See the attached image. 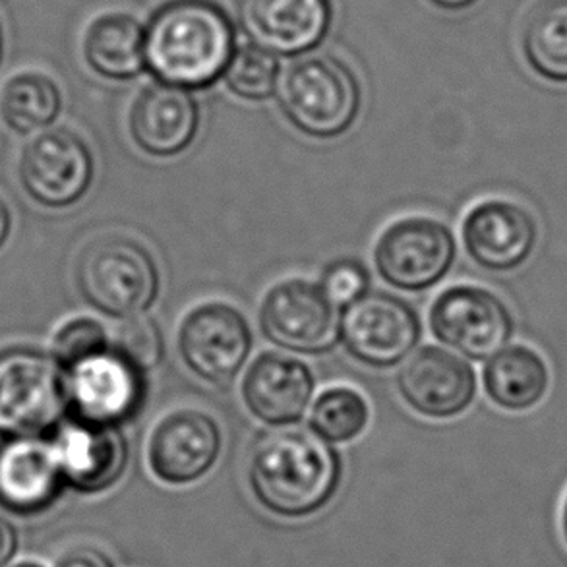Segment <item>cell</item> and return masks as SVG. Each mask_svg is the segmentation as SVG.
<instances>
[{
  "mask_svg": "<svg viewBox=\"0 0 567 567\" xmlns=\"http://www.w3.org/2000/svg\"><path fill=\"white\" fill-rule=\"evenodd\" d=\"M341 478V455L312 430L264 434L248 461V486L258 506L291 522L330 506Z\"/></svg>",
  "mask_w": 567,
  "mask_h": 567,
  "instance_id": "cell-1",
  "label": "cell"
},
{
  "mask_svg": "<svg viewBox=\"0 0 567 567\" xmlns=\"http://www.w3.org/2000/svg\"><path fill=\"white\" fill-rule=\"evenodd\" d=\"M146 66L163 84L206 87L235 53L229 16L209 0H173L144 30Z\"/></svg>",
  "mask_w": 567,
  "mask_h": 567,
  "instance_id": "cell-2",
  "label": "cell"
},
{
  "mask_svg": "<svg viewBox=\"0 0 567 567\" xmlns=\"http://www.w3.org/2000/svg\"><path fill=\"white\" fill-rule=\"evenodd\" d=\"M76 284L90 307L124 320L152 308L162 289V276L146 246L132 238L107 237L82 250Z\"/></svg>",
  "mask_w": 567,
  "mask_h": 567,
  "instance_id": "cell-3",
  "label": "cell"
},
{
  "mask_svg": "<svg viewBox=\"0 0 567 567\" xmlns=\"http://www.w3.org/2000/svg\"><path fill=\"white\" fill-rule=\"evenodd\" d=\"M361 100L353 72L326 54L295 62L279 87V105L287 121L310 138L343 136L359 116Z\"/></svg>",
  "mask_w": 567,
  "mask_h": 567,
  "instance_id": "cell-4",
  "label": "cell"
},
{
  "mask_svg": "<svg viewBox=\"0 0 567 567\" xmlns=\"http://www.w3.org/2000/svg\"><path fill=\"white\" fill-rule=\"evenodd\" d=\"M64 416V370L53 354L35 347L0 351V436H45Z\"/></svg>",
  "mask_w": 567,
  "mask_h": 567,
  "instance_id": "cell-5",
  "label": "cell"
},
{
  "mask_svg": "<svg viewBox=\"0 0 567 567\" xmlns=\"http://www.w3.org/2000/svg\"><path fill=\"white\" fill-rule=\"evenodd\" d=\"M64 398L69 416L121 429L146 403V372L109 346L64 370Z\"/></svg>",
  "mask_w": 567,
  "mask_h": 567,
  "instance_id": "cell-6",
  "label": "cell"
},
{
  "mask_svg": "<svg viewBox=\"0 0 567 567\" xmlns=\"http://www.w3.org/2000/svg\"><path fill=\"white\" fill-rule=\"evenodd\" d=\"M429 326L440 343L471 361H488L515 333L506 302L476 285H455L440 292L430 307Z\"/></svg>",
  "mask_w": 567,
  "mask_h": 567,
  "instance_id": "cell-7",
  "label": "cell"
},
{
  "mask_svg": "<svg viewBox=\"0 0 567 567\" xmlns=\"http://www.w3.org/2000/svg\"><path fill=\"white\" fill-rule=\"evenodd\" d=\"M419 315L390 292H367L339 316V341L354 361L370 369H393L421 341Z\"/></svg>",
  "mask_w": 567,
  "mask_h": 567,
  "instance_id": "cell-8",
  "label": "cell"
},
{
  "mask_svg": "<svg viewBox=\"0 0 567 567\" xmlns=\"http://www.w3.org/2000/svg\"><path fill=\"white\" fill-rule=\"evenodd\" d=\"M457 258L450 227L430 217L391 223L374 246L378 276L401 291L421 292L440 284Z\"/></svg>",
  "mask_w": 567,
  "mask_h": 567,
  "instance_id": "cell-9",
  "label": "cell"
},
{
  "mask_svg": "<svg viewBox=\"0 0 567 567\" xmlns=\"http://www.w3.org/2000/svg\"><path fill=\"white\" fill-rule=\"evenodd\" d=\"M339 316L318 285L287 279L266 292L258 323L264 338L285 351L326 354L338 347Z\"/></svg>",
  "mask_w": 567,
  "mask_h": 567,
  "instance_id": "cell-10",
  "label": "cell"
},
{
  "mask_svg": "<svg viewBox=\"0 0 567 567\" xmlns=\"http://www.w3.org/2000/svg\"><path fill=\"white\" fill-rule=\"evenodd\" d=\"M252 330L243 312L225 302L192 308L178 326L181 359L192 374L212 385L237 378L252 351Z\"/></svg>",
  "mask_w": 567,
  "mask_h": 567,
  "instance_id": "cell-11",
  "label": "cell"
},
{
  "mask_svg": "<svg viewBox=\"0 0 567 567\" xmlns=\"http://www.w3.org/2000/svg\"><path fill=\"white\" fill-rule=\"evenodd\" d=\"M18 173L23 190L39 206L64 209L90 190L95 163L84 140L66 128H54L23 150Z\"/></svg>",
  "mask_w": 567,
  "mask_h": 567,
  "instance_id": "cell-12",
  "label": "cell"
},
{
  "mask_svg": "<svg viewBox=\"0 0 567 567\" xmlns=\"http://www.w3.org/2000/svg\"><path fill=\"white\" fill-rule=\"evenodd\" d=\"M51 445L66 486L87 496L111 491L131 463V445L123 430L69 414L53 430Z\"/></svg>",
  "mask_w": 567,
  "mask_h": 567,
  "instance_id": "cell-13",
  "label": "cell"
},
{
  "mask_svg": "<svg viewBox=\"0 0 567 567\" xmlns=\"http://www.w3.org/2000/svg\"><path fill=\"white\" fill-rule=\"evenodd\" d=\"M221 450V429L214 416L181 409L155 424L147 444V465L163 484L188 486L215 467Z\"/></svg>",
  "mask_w": 567,
  "mask_h": 567,
  "instance_id": "cell-14",
  "label": "cell"
},
{
  "mask_svg": "<svg viewBox=\"0 0 567 567\" xmlns=\"http://www.w3.org/2000/svg\"><path fill=\"white\" fill-rule=\"evenodd\" d=\"M461 238L476 266L507 274L529 261L538 245V223L527 207L509 199H486L463 219Z\"/></svg>",
  "mask_w": 567,
  "mask_h": 567,
  "instance_id": "cell-15",
  "label": "cell"
},
{
  "mask_svg": "<svg viewBox=\"0 0 567 567\" xmlns=\"http://www.w3.org/2000/svg\"><path fill=\"white\" fill-rule=\"evenodd\" d=\"M398 390L414 413L426 419H453L475 401V369L442 347H422L399 370Z\"/></svg>",
  "mask_w": 567,
  "mask_h": 567,
  "instance_id": "cell-16",
  "label": "cell"
},
{
  "mask_svg": "<svg viewBox=\"0 0 567 567\" xmlns=\"http://www.w3.org/2000/svg\"><path fill=\"white\" fill-rule=\"evenodd\" d=\"M315 390L316 378L307 362L277 351L258 354L240 383L246 409L274 429L302 421Z\"/></svg>",
  "mask_w": 567,
  "mask_h": 567,
  "instance_id": "cell-17",
  "label": "cell"
},
{
  "mask_svg": "<svg viewBox=\"0 0 567 567\" xmlns=\"http://www.w3.org/2000/svg\"><path fill=\"white\" fill-rule=\"evenodd\" d=\"M66 488L51 442L12 437L0 445V507L18 517L45 514Z\"/></svg>",
  "mask_w": 567,
  "mask_h": 567,
  "instance_id": "cell-18",
  "label": "cell"
},
{
  "mask_svg": "<svg viewBox=\"0 0 567 567\" xmlns=\"http://www.w3.org/2000/svg\"><path fill=\"white\" fill-rule=\"evenodd\" d=\"M199 109L192 93L178 85H147L131 109L128 128L134 144L152 157L169 159L196 140Z\"/></svg>",
  "mask_w": 567,
  "mask_h": 567,
  "instance_id": "cell-19",
  "label": "cell"
},
{
  "mask_svg": "<svg viewBox=\"0 0 567 567\" xmlns=\"http://www.w3.org/2000/svg\"><path fill=\"white\" fill-rule=\"evenodd\" d=\"M330 20L328 0H240L243 28L269 53H307L322 41Z\"/></svg>",
  "mask_w": 567,
  "mask_h": 567,
  "instance_id": "cell-20",
  "label": "cell"
},
{
  "mask_svg": "<svg viewBox=\"0 0 567 567\" xmlns=\"http://www.w3.org/2000/svg\"><path fill=\"white\" fill-rule=\"evenodd\" d=\"M483 383L494 405L509 413H525L546 398L550 370L535 349L509 346L486 361Z\"/></svg>",
  "mask_w": 567,
  "mask_h": 567,
  "instance_id": "cell-21",
  "label": "cell"
},
{
  "mask_svg": "<svg viewBox=\"0 0 567 567\" xmlns=\"http://www.w3.org/2000/svg\"><path fill=\"white\" fill-rule=\"evenodd\" d=\"M85 61L109 80L138 76L146 66L144 28L128 14H105L85 31Z\"/></svg>",
  "mask_w": 567,
  "mask_h": 567,
  "instance_id": "cell-22",
  "label": "cell"
},
{
  "mask_svg": "<svg viewBox=\"0 0 567 567\" xmlns=\"http://www.w3.org/2000/svg\"><path fill=\"white\" fill-rule=\"evenodd\" d=\"M523 54L538 76L567 84V0H540L522 35Z\"/></svg>",
  "mask_w": 567,
  "mask_h": 567,
  "instance_id": "cell-23",
  "label": "cell"
},
{
  "mask_svg": "<svg viewBox=\"0 0 567 567\" xmlns=\"http://www.w3.org/2000/svg\"><path fill=\"white\" fill-rule=\"evenodd\" d=\"M61 107L59 87L51 78L38 72L16 74L0 92V116L20 136L51 126Z\"/></svg>",
  "mask_w": 567,
  "mask_h": 567,
  "instance_id": "cell-24",
  "label": "cell"
},
{
  "mask_svg": "<svg viewBox=\"0 0 567 567\" xmlns=\"http://www.w3.org/2000/svg\"><path fill=\"white\" fill-rule=\"evenodd\" d=\"M370 421V406L361 391L338 385L316 398L308 430L328 444H347L361 436Z\"/></svg>",
  "mask_w": 567,
  "mask_h": 567,
  "instance_id": "cell-25",
  "label": "cell"
},
{
  "mask_svg": "<svg viewBox=\"0 0 567 567\" xmlns=\"http://www.w3.org/2000/svg\"><path fill=\"white\" fill-rule=\"evenodd\" d=\"M225 84L246 101H264L276 93L279 62L260 45L240 47L225 69Z\"/></svg>",
  "mask_w": 567,
  "mask_h": 567,
  "instance_id": "cell-26",
  "label": "cell"
},
{
  "mask_svg": "<svg viewBox=\"0 0 567 567\" xmlns=\"http://www.w3.org/2000/svg\"><path fill=\"white\" fill-rule=\"evenodd\" d=\"M111 347L144 372L157 369L165 357L162 328L155 318L146 315L124 318Z\"/></svg>",
  "mask_w": 567,
  "mask_h": 567,
  "instance_id": "cell-27",
  "label": "cell"
},
{
  "mask_svg": "<svg viewBox=\"0 0 567 567\" xmlns=\"http://www.w3.org/2000/svg\"><path fill=\"white\" fill-rule=\"evenodd\" d=\"M107 331L93 318H74L54 336L53 357L62 370L109 349Z\"/></svg>",
  "mask_w": 567,
  "mask_h": 567,
  "instance_id": "cell-28",
  "label": "cell"
},
{
  "mask_svg": "<svg viewBox=\"0 0 567 567\" xmlns=\"http://www.w3.org/2000/svg\"><path fill=\"white\" fill-rule=\"evenodd\" d=\"M372 276L364 261L359 258H338L323 268L318 287L322 289L326 299L339 310L351 307L354 300L361 299L370 291Z\"/></svg>",
  "mask_w": 567,
  "mask_h": 567,
  "instance_id": "cell-29",
  "label": "cell"
},
{
  "mask_svg": "<svg viewBox=\"0 0 567 567\" xmlns=\"http://www.w3.org/2000/svg\"><path fill=\"white\" fill-rule=\"evenodd\" d=\"M54 567H116V561L101 546L76 545L64 550Z\"/></svg>",
  "mask_w": 567,
  "mask_h": 567,
  "instance_id": "cell-30",
  "label": "cell"
},
{
  "mask_svg": "<svg viewBox=\"0 0 567 567\" xmlns=\"http://www.w3.org/2000/svg\"><path fill=\"white\" fill-rule=\"evenodd\" d=\"M20 550V535L12 522L0 515V567H8L14 561Z\"/></svg>",
  "mask_w": 567,
  "mask_h": 567,
  "instance_id": "cell-31",
  "label": "cell"
},
{
  "mask_svg": "<svg viewBox=\"0 0 567 567\" xmlns=\"http://www.w3.org/2000/svg\"><path fill=\"white\" fill-rule=\"evenodd\" d=\"M10 230H12V214L4 204V199H0V248L7 245Z\"/></svg>",
  "mask_w": 567,
  "mask_h": 567,
  "instance_id": "cell-32",
  "label": "cell"
},
{
  "mask_svg": "<svg viewBox=\"0 0 567 567\" xmlns=\"http://www.w3.org/2000/svg\"><path fill=\"white\" fill-rule=\"evenodd\" d=\"M558 530H560V540L564 550L567 553V492L561 499L560 515H558Z\"/></svg>",
  "mask_w": 567,
  "mask_h": 567,
  "instance_id": "cell-33",
  "label": "cell"
},
{
  "mask_svg": "<svg viewBox=\"0 0 567 567\" xmlns=\"http://www.w3.org/2000/svg\"><path fill=\"white\" fill-rule=\"evenodd\" d=\"M436 7L447 8V10H457V8H467L475 2V0H432Z\"/></svg>",
  "mask_w": 567,
  "mask_h": 567,
  "instance_id": "cell-34",
  "label": "cell"
},
{
  "mask_svg": "<svg viewBox=\"0 0 567 567\" xmlns=\"http://www.w3.org/2000/svg\"><path fill=\"white\" fill-rule=\"evenodd\" d=\"M8 567H45V566H43V564H39V561L23 560V561H18V564H14V566H8Z\"/></svg>",
  "mask_w": 567,
  "mask_h": 567,
  "instance_id": "cell-35",
  "label": "cell"
},
{
  "mask_svg": "<svg viewBox=\"0 0 567 567\" xmlns=\"http://www.w3.org/2000/svg\"><path fill=\"white\" fill-rule=\"evenodd\" d=\"M0 51H2V38H0Z\"/></svg>",
  "mask_w": 567,
  "mask_h": 567,
  "instance_id": "cell-36",
  "label": "cell"
}]
</instances>
